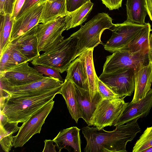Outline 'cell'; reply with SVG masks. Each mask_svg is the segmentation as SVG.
Instances as JSON below:
<instances>
[{"mask_svg": "<svg viewBox=\"0 0 152 152\" xmlns=\"http://www.w3.org/2000/svg\"><path fill=\"white\" fill-rule=\"evenodd\" d=\"M86 2V0H66L67 12L68 13L74 11Z\"/></svg>", "mask_w": 152, "mask_h": 152, "instance_id": "d6a6232c", "label": "cell"}, {"mask_svg": "<svg viewBox=\"0 0 152 152\" xmlns=\"http://www.w3.org/2000/svg\"><path fill=\"white\" fill-rule=\"evenodd\" d=\"M56 0H46V1H48L49 2H51L53 1H54Z\"/></svg>", "mask_w": 152, "mask_h": 152, "instance_id": "7bdbcfd3", "label": "cell"}, {"mask_svg": "<svg viewBox=\"0 0 152 152\" xmlns=\"http://www.w3.org/2000/svg\"><path fill=\"white\" fill-rule=\"evenodd\" d=\"M66 29L65 17L39 24L37 37L39 52H46L63 40L62 34Z\"/></svg>", "mask_w": 152, "mask_h": 152, "instance_id": "9c48e42d", "label": "cell"}, {"mask_svg": "<svg viewBox=\"0 0 152 152\" xmlns=\"http://www.w3.org/2000/svg\"><path fill=\"white\" fill-rule=\"evenodd\" d=\"M96 81L98 91L101 95L102 99H114L122 97L115 94L97 76L96 77Z\"/></svg>", "mask_w": 152, "mask_h": 152, "instance_id": "4dcf8cb0", "label": "cell"}, {"mask_svg": "<svg viewBox=\"0 0 152 152\" xmlns=\"http://www.w3.org/2000/svg\"><path fill=\"white\" fill-rule=\"evenodd\" d=\"M143 25L129 23L125 21L121 23L114 24L110 29L112 35L104 45L105 50L114 53L124 46L144 27Z\"/></svg>", "mask_w": 152, "mask_h": 152, "instance_id": "7c38bea8", "label": "cell"}, {"mask_svg": "<svg viewBox=\"0 0 152 152\" xmlns=\"http://www.w3.org/2000/svg\"><path fill=\"white\" fill-rule=\"evenodd\" d=\"M34 68L39 73L44 75L46 76L53 77L64 81V80L61 76L59 71L53 68L44 66L35 65Z\"/></svg>", "mask_w": 152, "mask_h": 152, "instance_id": "1f68e13d", "label": "cell"}, {"mask_svg": "<svg viewBox=\"0 0 152 152\" xmlns=\"http://www.w3.org/2000/svg\"><path fill=\"white\" fill-rule=\"evenodd\" d=\"M66 71V78L70 79L77 86L89 91L82 64L77 57L71 62Z\"/></svg>", "mask_w": 152, "mask_h": 152, "instance_id": "484cf974", "label": "cell"}, {"mask_svg": "<svg viewBox=\"0 0 152 152\" xmlns=\"http://www.w3.org/2000/svg\"><path fill=\"white\" fill-rule=\"evenodd\" d=\"M88 0H86V1H88Z\"/></svg>", "mask_w": 152, "mask_h": 152, "instance_id": "ee69618b", "label": "cell"}, {"mask_svg": "<svg viewBox=\"0 0 152 152\" xmlns=\"http://www.w3.org/2000/svg\"><path fill=\"white\" fill-rule=\"evenodd\" d=\"M142 152H152V146L144 150Z\"/></svg>", "mask_w": 152, "mask_h": 152, "instance_id": "b9f144b4", "label": "cell"}, {"mask_svg": "<svg viewBox=\"0 0 152 152\" xmlns=\"http://www.w3.org/2000/svg\"><path fill=\"white\" fill-rule=\"evenodd\" d=\"M151 61H152V55L149 48L135 52L117 51L106 57L102 72L129 68L136 70L147 65Z\"/></svg>", "mask_w": 152, "mask_h": 152, "instance_id": "5b68a950", "label": "cell"}, {"mask_svg": "<svg viewBox=\"0 0 152 152\" xmlns=\"http://www.w3.org/2000/svg\"><path fill=\"white\" fill-rule=\"evenodd\" d=\"M75 85L76 99L82 118L88 124L99 103L102 98L98 91L91 101L88 91Z\"/></svg>", "mask_w": 152, "mask_h": 152, "instance_id": "ac0fdd59", "label": "cell"}, {"mask_svg": "<svg viewBox=\"0 0 152 152\" xmlns=\"http://www.w3.org/2000/svg\"><path fill=\"white\" fill-rule=\"evenodd\" d=\"M112 20L107 13H98L84 25H80V28L70 36L78 39L76 58L87 50L94 48L100 44H103L101 39L102 34L113 26Z\"/></svg>", "mask_w": 152, "mask_h": 152, "instance_id": "3957f363", "label": "cell"}, {"mask_svg": "<svg viewBox=\"0 0 152 152\" xmlns=\"http://www.w3.org/2000/svg\"><path fill=\"white\" fill-rule=\"evenodd\" d=\"M152 146V126L147 127L133 147V152H141Z\"/></svg>", "mask_w": 152, "mask_h": 152, "instance_id": "83f0119b", "label": "cell"}, {"mask_svg": "<svg viewBox=\"0 0 152 152\" xmlns=\"http://www.w3.org/2000/svg\"><path fill=\"white\" fill-rule=\"evenodd\" d=\"M151 27L149 23H145V26L141 30L118 51L135 52L142 49L149 48V40L150 32L152 31Z\"/></svg>", "mask_w": 152, "mask_h": 152, "instance_id": "cb8c5ba5", "label": "cell"}, {"mask_svg": "<svg viewBox=\"0 0 152 152\" xmlns=\"http://www.w3.org/2000/svg\"><path fill=\"white\" fill-rule=\"evenodd\" d=\"M16 0H6L4 6L5 14H9L12 15L13 7Z\"/></svg>", "mask_w": 152, "mask_h": 152, "instance_id": "74e56055", "label": "cell"}, {"mask_svg": "<svg viewBox=\"0 0 152 152\" xmlns=\"http://www.w3.org/2000/svg\"><path fill=\"white\" fill-rule=\"evenodd\" d=\"M64 81L45 76L41 79L18 86H0L5 95L10 96H27L41 95L62 88Z\"/></svg>", "mask_w": 152, "mask_h": 152, "instance_id": "30bf717a", "label": "cell"}, {"mask_svg": "<svg viewBox=\"0 0 152 152\" xmlns=\"http://www.w3.org/2000/svg\"><path fill=\"white\" fill-rule=\"evenodd\" d=\"M18 123L8 122L0 111V143L2 149L5 152H9L13 146L15 136L13 134L20 129Z\"/></svg>", "mask_w": 152, "mask_h": 152, "instance_id": "44dd1931", "label": "cell"}, {"mask_svg": "<svg viewBox=\"0 0 152 152\" xmlns=\"http://www.w3.org/2000/svg\"><path fill=\"white\" fill-rule=\"evenodd\" d=\"M152 83V61L135 70L134 93L132 103L143 98L151 89Z\"/></svg>", "mask_w": 152, "mask_h": 152, "instance_id": "9a60e30c", "label": "cell"}, {"mask_svg": "<svg viewBox=\"0 0 152 152\" xmlns=\"http://www.w3.org/2000/svg\"><path fill=\"white\" fill-rule=\"evenodd\" d=\"M152 107V88L145 97L134 102L129 103L122 115L113 125L124 124L137 118L146 117Z\"/></svg>", "mask_w": 152, "mask_h": 152, "instance_id": "5bb4252c", "label": "cell"}, {"mask_svg": "<svg viewBox=\"0 0 152 152\" xmlns=\"http://www.w3.org/2000/svg\"><path fill=\"white\" fill-rule=\"evenodd\" d=\"M0 53L10 42V39L14 20L11 15H0Z\"/></svg>", "mask_w": 152, "mask_h": 152, "instance_id": "4316f807", "label": "cell"}, {"mask_svg": "<svg viewBox=\"0 0 152 152\" xmlns=\"http://www.w3.org/2000/svg\"><path fill=\"white\" fill-rule=\"evenodd\" d=\"M147 11L150 20L152 21V0H144Z\"/></svg>", "mask_w": 152, "mask_h": 152, "instance_id": "f35d334b", "label": "cell"}, {"mask_svg": "<svg viewBox=\"0 0 152 152\" xmlns=\"http://www.w3.org/2000/svg\"><path fill=\"white\" fill-rule=\"evenodd\" d=\"M126 22L138 24H144L148 15L144 0H126Z\"/></svg>", "mask_w": 152, "mask_h": 152, "instance_id": "603a6c76", "label": "cell"}, {"mask_svg": "<svg viewBox=\"0 0 152 152\" xmlns=\"http://www.w3.org/2000/svg\"><path fill=\"white\" fill-rule=\"evenodd\" d=\"M125 97L114 99H102L99 103L88 126H93L99 129L115 124L125 110L129 102Z\"/></svg>", "mask_w": 152, "mask_h": 152, "instance_id": "8992f818", "label": "cell"}, {"mask_svg": "<svg viewBox=\"0 0 152 152\" xmlns=\"http://www.w3.org/2000/svg\"><path fill=\"white\" fill-rule=\"evenodd\" d=\"M6 0H0V15H4L5 14L4 9Z\"/></svg>", "mask_w": 152, "mask_h": 152, "instance_id": "ab89813d", "label": "cell"}, {"mask_svg": "<svg viewBox=\"0 0 152 152\" xmlns=\"http://www.w3.org/2000/svg\"><path fill=\"white\" fill-rule=\"evenodd\" d=\"M102 3L110 10L121 7L123 0H101Z\"/></svg>", "mask_w": 152, "mask_h": 152, "instance_id": "836d02e7", "label": "cell"}, {"mask_svg": "<svg viewBox=\"0 0 152 152\" xmlns=\"http://www.w3.org/2000/svg\"><path fill=\"white\" fill-rule=\"evenodd\" d=\"M94 48L87 50L77 57L81 62L88 84L91 101L98 92L93 58Z\"/></svg>", "mask_w": 152, "mask_h": 152, "instance_id": "d6986e66", "label": "cell"}, {"mask_svg": "<svg viewBox=\"0 0 152 152\" xmlns=\"http://www.w3.org/2000/svg\"><path fill=\"white\" fill-rule=\"evenodd\" d=\"M60 94L64 98L69 112L77 123L82 115L75 96V87L69 79L66 78L62 86Z\"/></svg>", "mask_w": 152, "mask_h": 152, "instance_id": "ffe728a7", "label": "cell"}, {"mask_svg": "<svg viewBox=\"0 0 152 152\" xmlns=\"http://www.w3.org/2000/svg\"><path fill=\"white\" fill-rule=\"evenodd\" d=\"M45 145L42 152H56L55 147L56 145H54L53 140H45L44 141Z\"/></svg>", "mask_w": 152, "mask_h": 152, "instance_id": "8d00e7d4", "label": "cell"}, {"mask_svg": "<svg viewBox=\"0 0 152 152\" xmlns=\"http://www.w3.org/2000/svg\"><path fill=\"white\" fill-rule=\"evenodd\" d=\"M135 70L129 68L102 72L98 77L120 97L130 96L134 91Z\"/></svg>", "mask_w": 152, "mask_h": 152, "instance_id": "ba28073f", "label": "cell"}, {"mask_svg": "<svg viewBox=\"0 0 152 152\" xmlns=\"http://www.w3.org/2000/svg\"><path fill=\"white\" fill-rule=\"evenodd\" d=\"M41 0H25L23 5L17 16L16 20Z\"/></svg>", "mask_w": 152, "mask_h": 152, "instance_id": "e575fe53", "label": "cell"}, {"mask_svg": "<svg viewBox=\"0 0 152 152\" xmlns=\"http://www.w3.org/2000/svg\"><path fill=\"white\" fill-rule=\"evenodd\" d=\"M8 45L0 54V73L15 66L10 56Z\"/></svg>", "mask_w": 152, "mask_h": 152, "instance_id": "f546056e", "label": "cell"}, {"mask_svg": "<svg viewBox=\"0 0 152 152\" xmlns=\"http://www.w3.org/2000/svg\"><path fill=\"white\" fill-rule=\"evenodd\" d=\"M149 46L150 51L152 55V33L151 34L149 38Z\"/></svg>", "mask_w": 152, "mask_h": 152, "instance_id": "60d3db41", "label": "cell"}, {"mask_svg": "<svg viewBox=\"0 0 152 152\" xmlns=\"http://www.w3.org/2000/svg\"><path fill=\"white\" fill-rule=\"evenodd\" d=\"M8 45L10 56L15 66L30 61L19 50L15 44L10 42Z\"/></svg>", "mask_w": 152, "mask_h": 152, "instance_id": "f1b7e54d", "label": "cell"}, {"mask_svg": "<svg viewBox=\"0 0 152 152\" xmlns=\"http://www.w3.org/2000/svg\"><path fill=\"white\" fill-rule=\"evenodd\" d=\"M94 3L88 0L74 11L68 13L65 17L66 30L81 25L85 21L91 11Z\"/></svg>", "mask_w": 152, "mask_h": 152, "instance_id": "d4e9b609", "label": "cell"}, {"mask_svg": "<svg viewBox=\"0 0 152 152\" xmlns=\"http://www.w3.org/2000/svg\"><path fill=\"white\" fill-rule=\"evenodd\" d=\"M139 118L120 126L112 131L88 126L83 127L82 133L86 142L85 152H127V143L132 141L141 129L137 121Z\"/></svg>", "mask_w": 152, "mask_h": 152, "instance_id": "6da1fadb", "label": "cell"}, {"mask_svg": "<svg viewBox=\"0 0 152 152\" xmlns=\"http://www.w3.org/2000/svg\"><path fill=\"white\" fill-rule=\"evenodd\" d=\"M80 129L76 126H72L60 130L53 139L56 146L60 152L63 149L69 151L70 147L75 152H81V141Z\"/></svg>", "mask_w": 152, "mask_h": 152, "instance_id": "2e32d148", "label": "cell"}, {"mask_svg": "<svg viewBox=\"0 0 152 152\" xmlns=\"http://www.w3.org/2000/svg\"><path fill=\"white\" fill-rule=\"evenodd\" d=\"M38 25L11 42L16 45L30 61L40 55L37 37Z\"/></svg>", "mask_w": 152, "mask_h": 152, "instance_id": "e0dca14e", "label": "cell"}, {"mask_svg": "<svg viewBox=\"0 0 152 152\" xmlns=\"http://www.w3.org/2000/svg\"><path fill=\"white\" fill-rule=\"evenodd\" d=\"M54 101H50L36 111L23 123L17 135L14 136L15 148L23 146L34 134L40 133L43 125L52 111Z\"/></svg>", "mask_w": 152, "mask_h": 152, "instance_id": "52a82bcc", "label": "cell"}, {"mask_svg": "<svg viewBox=\"0 0 152 152\" xmlns=\"http://www.w3.org/2000/svg\"><path fill=\"white\" fill-rule=\"evenodd\" d=\"M61 88L40 95L27 96H6L4 104L0 110L10 123H23L27 121L37 110L53 100L55 96L60 94Z\"/></svg>", "mask_w": 152, "mask_h": 152, "instance_id": "7a4b0ae2", "label": "cell"}, {"mask_svg": "<svg viewBox=\"0 0 152 152\" xmlns=\"http://www.w3.org/2000/svg\"><path fill=\"white\" fill-rule=\"evenodd\" d=\"M46 0H41L14 20L11 34L12 42L38 25Z\"/></svg>", "mask_w": 152, "mask_h": 152, "instance_id": "4fadbf2b", "label": "cell"}, {"mask_svg": "<svg viewBox=\"0 0 152 152\" xmlns=\"http://www.w3.org/2000/svg\"><path fill=\"white\" fill-rule=\"evenodd\" d=\"M68 14L66 0H56L51 2L46 0L39 23H45L59 17H65Z\"/></svg>", "mask_w": 152, "mask_h": 152, "instance_id": "7402d4cb", "label": "cell"}, {"mask_svg": "<svg viewBox=\"0 0 152 152\" xmlns=\"http://www.w3.org/2000/svg\"><path fill=\"white\" fill-rule=\"evenodd\" d=\"M45 77L26 62L0 73V86H20L41 80Z\"/></svg>", "mask_w": 152, "mask_h": 152, "instance_id": "8fae6325", "label": "cell"}, {"mask_svg": "<svg viewBox=\"0 0 152 152\" xmlns=\"http://www.w3.org/2000/svg\"><path fill=\"white\" fill-rule=\"evenodd\" d=\"M78 39L70 37L64 39L53 48L35 58L31 63L51 67L62 73L66 71L71 62L75 60L77 50Z\"/></svg>", "mask_w": 152, "mask_h": 152, "instance_id": "277c9868", "label": "cell"}, {"mask_svg": "<svg viewBox=\"0 0 152 152\" xmlns=\"http://www.w3.org/2000/svg\"><path fill=\"white\" fill-rule=\"evenodd\" d=\"M25 0H16L15 2L12 17L14 20L20 11L24 3Z\"/></svg>", "mask_w": 152, "mask_h": 152, "instance_id": "d590c367", "label": "cell"}]
</instances>
